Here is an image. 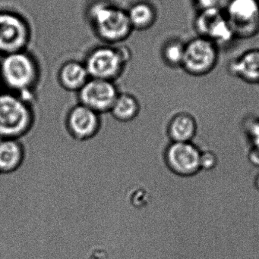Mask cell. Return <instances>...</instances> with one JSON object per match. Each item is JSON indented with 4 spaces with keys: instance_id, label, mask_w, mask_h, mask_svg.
<instances>
[{
    "instance_id": "obj_1",
    "label": "cell",
    "mask_w": 259,
    "mask_h": 259,
    "mask_svg": "<svg viewBox=\"0 0 259 259\" xmlns=\"http://www.w3.org/2000/svg\"><path fill=\"white\" fill-rule=\"evenodd\" d=\"M90 18L100 37L106 42L123 40L132 29L127 12L107 3L94 4L90 9Z\"/></svg>"
},
{
    "instance_id": "obj_2",
    "label": "cell",
    "mask_w": 259,
    "mask_h": 259,
    "mask_svg": "<svg viewBox=\"0 0 259 259\" xmlns=\"http://www.w3.org/2000/svg\"><path fill=\"white\" fill-rule=\"evenodd\" d=\"M30 109L20 97L0 92V139H17L32 124Z\"/></svg>"
},
{
    "instance_id": "obj_3",
    "label": "cell",
    "mask_w": 259,
    "mask_h": 259,
    "mask_svg": "<svg viewBox=\"0 0 259 259\" xmlns=\"http://www.w3.org/2000/svg\"><path fill=\"white\" fill-rule=\"evenodd\" d=\"M2 83L15 91H27L38 77V69L33 59L21 52L6 55L0 62Z\"/></svg>"
},
{
    "instance_id": "obj_4",
    "label": "cell",
    "mask_w": 259,
    "mask_h": 259,
    "mask_svg": "<svg viewBox=\"0 0 259 259\" xmlns=\"http://www.w3.org/2000/svg\"><path fill=\"white\" fill-rule=\"evenodd\" d=\"M218 47L206 38L190 40L185 46V54L181 68L193 77L208 75L218 62Z\"/></svg>"
},
{
    "instance_id": "obj_5",
    "label": "cell",
    "mask_w": 259,
    "mask_h": 259,
    "mask_svg": "<svg viewBox=\"0 0 259 259\" xmlns=\"http://www.w3.org/2000/svg\"><path fill=\"white\" fill-rule=\"evenodd\" d=\"M201 151L193 142H170L164 150V163L173 175L191 178L201 171Z\"/></svg>"
},
{
    "instance_id": "obj_6",
    "label": "cell",
    "mask_w": 259,
    "mask_h": 259,
    "mask_svg": "<svg viewBox=\"0 0 259 259\" xmlns=\"http://www.w3.org/2000/svg\"><path fill=\"white\" fill-rule=\"evenodd\" d=\"M196 27L200 36L209 39L217 47L231 42L235 36L226 14L218 8L202 10L196 18Z\"/></svg>"
},
{
    "instance_id": "obj_7",
    "label": "cell",
    "mask_w": 259,
    "mask_h": 259,
    "mask_svg": "<svg viewBox=\"0 0 259 259\" xmlns=\"http://www.w3.org/2000/svg\"><path fill=\"white\" fill-rule=\"evenodd\" d=\"M225 14L234 34L249 36L258 31V0H231Z\"/></svg>"
},
{
    "instance_id": "obj_8",
    "label": "cell",
    "mask_w": 259,
    "mask_h": 259,
    "mask_svg": "<svg viewBox=\"0 0 259 259\" xmlns=\"http://www.w3.org/2000/svg\"><path fill=\"white\" fill-rule=\"evenodd\" d=\"M27 24L18 15L0 12V53L6 56L23 51L29 39Z\"/></svg>"
},
{
    "instance_id": "obj_9",
    "label": "cell",
    "mask_w": 259,
    "mask_h": 259,
    "mask_svg": "<svg viewBox=\"0 0 259 259\" xmlns=\"http://www.w3.org/2000/svg\"><path fill=\"white\" fill-rule=\"evenodd\" d=\"M125 56L121 52L110 47H102L93 51L85 65L90 77L111 80L123 69Z\"/></svg>"
},
{
    "instance_id": "obj_10",
    "label": "cell",
    "mask_w": 259,
    "mask_h": 259,
    "mask_svg": "<svg viewBox=\"0 0 259 259\" xmlns=\"http://www.w3.org/2000/svg\"><path fill=\"white\" fill-rule=\"evenodd\" d=\"M119 94L111 80L92 78L79 91L81 104L97 113L110 111Z\"/></svg>"
},
{
    "instance_id": "obj_11",
    "label": "cell",
    "mask_w": 259,
    "mask_h": 259,
    "mask_svg": "<svg viewBox=\"0 0 259 259\" xmlns=\"http://www.w3.org/2000/svg\"><path fill=\"white\" fill-rule=\"evenodd\" d=\"M70 133L79 140L94 137L100 127L98 113L84 105L71 109L67 119Z\"/></svg>"
},
{
    "instance_id": "obj_12",
    "label": "cell",
    "mask_w": 259,
    "mask_h": 259,
    "mask_svg": "<svg viewBox=\"0 0 259 259\" xmlns=\"http://www.w3.org/2000/svg\"><path fill=\"white\" fill-rule=\"evenodd\" d=\"M197 132V121L194 115L188 112H177L167 124V137L173 143L193 142Z\"/></svg>"
},
{
    "instance_id": "obj_13",
    "label": "cell",
    "mask_w": 259,
    "mask_h": 259,
    "mask_svg": "<svg viewBox=\"0 0 259 259\" xmlns=\"http://www.w3.org/2000/svg\"><path fill=\"white\" fill-rule=\"evenodd\" d=\"M230 72L249 83H259V50L246 51L230 65Z\"/></svg>"
},
{
    "instance_id": "obj_14",
    "label": "cell",
    "mask_w": 259,
    "mask_h": 259,
    "mask_svg": "<svg viewBox=\"0 0 259 259\" xmlns=\"http://www.w3.org/2000/svg\"><path fill=\"white\" fill-rule=\"evenodd\" d=\"M23 158L24 150L17 139H0V175L16 170Z\"/></svg>"
},
{
    "instance_id": "obj_15",
    "label": "cell",
    "mask_w": 259,
    "mask_h": 259,
    "mask_svg": "<svg viewBox=\"0 0 259 259\" xmlns=\"http://www.w3.org/2000/svg\"><path fill=\"white\" fill-rule=\"evenodd\" d=\"M89 74L85 65L80 62L65 63L59 71V81L65 89L80 91L88 81Z\"/></svg>"
},
{
    "instance_id": "obj_16",
    "label": "cell",
    "mask_w": 259,
    "mask_h": 259,
    "mask_svg": "<svg viewBox=\"0 0 259 259\" xmlns=\"http://www.w3.org/2000/svg\"><path fill=\"white\" fill-rule=\"evenodd\" d=\"M140 110V105L135 97L131 94H119L111 108L114 118L121 121H129L136 118Z\"/></svg>"
},
{
    "instance_id": "obj_17",
    "label": "cell",
    "mask_w": 259,
    "mask_h": 259,
    "mask_svg": "<svg viewBox=\"0 0 259 259\" xmlns=\"http://www.w3.org/2000/svg\"><path fill=\"white\" fill-rule=\"evenodd\" d=\"M132 28L144 30L155 23L156 12L155 9L147 3H138L132 6L127 12Z\"/></svg>"
},
{
    "instance_id": "obj_18",
    "label": "cell",
    "mask_w": 259,
    "mask_h": 259,
    "mask_svg": "<svg viewBox=\"0 0 259 259\" xmlns=\"http://www.w3.org/2000/svg\"><path fill=\"white\" fill-rule=\"evenodd\" d=\"M186 44L180 41L172 40L167 42L162 51V58L167 66L172 68H181L185 54Z\"/></svg>"
},
{
    "instance_id": "obj_19",
    "label": "cell",
    "mask_w": 259,
    "mask_h": 259,
    "mask_svg": "<svg viewBox=\"0 0 259 259\" xmlns=\"http://www.w3.org/2000/svg\"><path fill=\"white\" fill-rule=\"evenodd\" d=\"M244 130L251 147L259 149V118L247 120L244 124Z\"/></svg>"
},
{
    "instance_id": "obj_20",
    "label": "cell",
    "mask_w": 259,
    "mask_h": 259,
    "mask_svg": "<svg viewBox=\"0 0 259 259\" xmlns=\"http://www.w3.org/2000/svg\"><path fill=\"white\" fill-rule=\"evenodd\" d=\"M219 158L217 154L212 150L201 151L200 168L201 170L211 171L218 165Z\"/></svg>"
},
{
    "instance_id": "obj_21",
    "label": "cell",
    "mask_w": 259,
    "mask_h": 259,
    "mask_svg": "<svg viewBox=\"0 0 259 259\" xmlns=\"http://www.w3.org/2000/svg\"><path fill=\"white\" fill-rule=\"evenodd\" d=\"M247 158L249 163L254 167L259 168V149L251 147L248 152Z\"/></svg>"
},
{
    "instance_id": "obj_22",
    "label": "cell",
    "mask_w": 259,
    "mask_h": 259,
    "mask_svg": "<svg viewBox=\"0 0 259 259\" xmlns=\"http://www.w3.org/2000/svg\"><path fill=\"white\" fill-rule=\"evenodd\" d=\"M196 3L200 6L202 10L203 9H213L217 7L220 0H195Z\"/></svg>"
},
{
    "instance_id": "obj_23",
    "label": "cell",
    "mask_w": 259,
    "mask_h": 259,
    "mask_svg": "<svg viewBox=\"0 0 259 259\" xmlns=\"http://www.w3.org/2000/svg\"><path fill=\"white\" fill-rule=\"evenodd\" d=\"M254 187L259 192V173L255 177L253 181Z\"/></svg>"
},
{
    "instance_id": "obj_24",
    "label": "cell",
    "mask_w": 259,
    "mask_h": 259,
    "mask_svg": "<svg viewBox=\"0 0 259 259\" xmlns=\"http://www.w3.org/2000/svg\"><path fill=\"white\" fill-rule=\"evenodd\" d=\"M2 84H3V83H2L1 77H0V88H1Z\"/></svg>"
}]
</instances>
